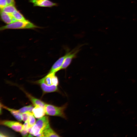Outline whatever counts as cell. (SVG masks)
<instances>
[{
  "instance_id": "cell-19",
  "label": "cell",
  "mask_w": 137,
  "mask_h": 137,
  "mask_svg": "<svg viewBox=\"0 0 137 137\" xmlns=\"http://www.w3.org/2000/svg\"><path fill=\"white\" fill-rule=\"evenodd\" d=\"M32 130L33 134L36 136L38 134L42 132L40 129L36 124L32 126Z\"/></svg>"
},
{
  "instance_id": "cell-10",
  "label": "cell",
  "mask_w": 137,
  "mask_h": 137,
  "mask_svg": "<svg viewBox=\"0 0 137 137\" xmlns=\"http://www.w3.org/2000/svg\"><path fill=\"white\" fill-rule=\"evenodd\" d=\"M1 17L2 21L7 24H10L16 21L11 14L6 13L2 10L0 11Z\"/></svg>"
},
{
  "instance_id": "cell-1",
  "label": "cell",
  "mask_w": 137,
  "mask_h": 137,
  "mask_svg": "<svg viewBox=\"0 0 137 137\" xmlns=\"http://www.w3.org/2000/svg\"><path fill=\"white\" fill-rule=\"evenodd\" d=\"M38 27L33 23L27 20L24 21H16L10 24L1 27L0 30L7 29H33Z\"/></svg>"
},
{
  "instance_id": "cell-3",
  "label": "cell",
  "mask_w": 137,
  "mask_h": 137,
  "mask_svg": "<svg viewBox=\"0 0 137 137\" xmlns=\"http://www.w3.org/2000/svg\"><path fill=\"white\" fill-rule=\"evenodd\" d=\"M0 124L10 128L17 132H20L23 129V125L17 122L9 120L1 121Z\"/></svg>"
},
{
  "instance_id": "cell-12",
  "label": "cell",
  "mask_w": 137,
  "mask_h": 137,
  "mask_svg": "<svg viewBox=\"0 0 137 137\" xmlns=\"http://www.w3.org/2000/svg\"><path fill=\"white\" fill-rule=\"evenodd\" d=\"M2 105V107L9 111L17 120L20 122L22 121V114L19 110L11 109Z\"/></svg>"
},
{
  "instance_id": "cell-18",
  "label": "cell",
  "mask_w": 137,
  "mask_h": 137,
  "mask_svg": "<svg viewBox=\"0 0 137 137\" xmlns=\"http://www.w3.org/2000/svg\"><path fill=\"white\" fill-rule=\"evenodd\" d=\"M32 113L29 112L28 120L29 126H32L35 124V119Z\"/></svg>"
},
{
  "instance_id": "cell-22",
  "label": "cell",
  "mask_w": 137,
  "mask_h": 137,
  "mask_svg": "<svg viewBox=\"0 0 137 137\" xmlns=\"http://www.w3.org/2000/svg\"><path fill=\"white\" fill-rule=\"evenodd\" d=\"M21 134L23 136L26 137L28 134V132L27 130H25L22 129L20 132Z\"/></svg>"
},
{
  "instance_id": "cell-14",
  "label": "cell",
  "mask_w": 137,
  "mask_h": 137,
  "mask_svg": "<svg viewBox=\"0 0 137 137\" xmlns=\"http://www.w3.org/2000/svg\"><path fill=\"white\" fill-rule=\"evenodd\" d=\"M27 94L31 101L35 106L38 105L45 109L46 104L42 101L33 97L29 94Z\"/></svg>"
},
{
  "instance_id": "cell-26",
  "label": "cell",
  "mask_w": 137,
  "mask_h": 137,
  "mask_svg": "<svg viewBox=\"0 0 137 137\" xmlns=\"http://www.w3.org/2000/svg\"><path fill=\"white\" fill-rule=\"evenodd\" d=\"M35 136L33 134L29 133L28 135V137H32Z\"/></svg>"
},
{
  "instance_id": "cell-15",
  "label": "cell",
  "mask_w": 137,
  "mask_h": 137,
  "mask_svg": "<svg viewBox=\"0 0 137 137\" xmlns=\"http://www.w3.org/2000/svg\"><path fill=\"white\" fill-rule=\"evenodd\" d=\"M11 14L16 21H24L26 20L23 15L17 10Z\"/></svg>"
},
{
  "instance_id": "cell-21",
  "label": "cell",
  "mask_w": 137,
  "mask_h": 137,
  "mask_svg": "<svg viewBox=\"0 0 137 137\" xmlns=\"http://www.w3.org/2000/svg\"><path fill=\"white\" fill-rule=\"evenodd\" d=\"M8 5L6 0H0V8L2 10Z\"/></svg>"
},
{
  "instance_id": "cell-8",
  "label": "cell",
  "mask_w": 137,
  "mask_h": 137,
  "mask_svg": "<svg viewBox=\"0 0 137 137\" xmlns=\"http://www.w3.org/2000/svg\"><path fill=\"white\" fill-rule=\"evenodd\" d=\"M40 129L42 132L49 125L48 117L44 116L38 119L35 123Z\"/></svg>"
},
{
  "instance_id": "cell-24",
  "label": "cell",
  "mask_w": 137,
  "mask_h": 137,
  "mask_svg": "<svg viewBox=\"0 0 137 137\" xmlns=\"http://www.w3.org/2000/svg\"><path fill=\"white\" fill-rule=\"evenodd\" d=\"M8 5H15L14 0H6Z\"/></svg>"
},
{
  "instance_id": "cell-20",
  "label": "cell",
  "mask_w": 137,
  "mask_h": 137,
  "mask_svg": "<svg viewBox=\"0 0 137 137\" xmlns=\"http://www.w3.org/2000/svg\"><path fill=\"white\" fill-rule=\"evenodd\" d=\"M29 112H27L22 114V120L25 122L28 120V119Z\"/></svg>"
},
{
  "instance_id": "cell-4",
  "label": "cell",
  "mask_w": 137,
  "mask_h": 137,
  "mask_svg": "<svg viewBox=\"0 0 137 137\" xmlns=\"http://www.w3.org/2000/svg\"><path fill=\"white\" fill-rule=\"evenodd\" d=\"M55 74V73H49L41 79L47 85L57 86L59 84V80Z\"/></svg>"
},
{
  "instance_id": "cell-23",
  "label": "cell",
  "mask_w": 137,
  "mask_h": 137,
  "mask_svg": "<svg viewBox=\"0 0 137 137\" xmlns=\"http://www.w3.org/2000/svg\"><path fill=\"white\" fill-rule=\"evenodd\" d=\"M29 127V125L28 121V120H27L25 122V123L23 125V127L22 129L25 130H27Z\"/></svg>"
},
{
  "instance_id": "cell-5",
  "label": "cell",
  "mask_w": 137,
  "mask_h": 137,
  "mask_svg": "<svg viewBox=\"0 0 137 137\" xmlns=\"http://www.w3.org/2000/svg\"><path fill=\"white\" fill-rule=\"evenodd\" d=\"M29 2L33 3L34 6L50 7L58 5L57 3L49 0H30Z\"/></svg>"
},
{
  "instance_id": "cell-13",
  "label": "cell",
  "mask_w": 137,
  "mask_h": 137,
  "mask_svg": "<svg viewBox=\"0 0 137 137\" xmlns=\"http://www.w3.org/2000/svg\"><path fill=\"white\" fill-rule=\"evenodd\" d=\"M44 137H59V136L50 127L46 128L42 131Z\"/></svg>"
},
{
  "instance_id": "cell-2",
  "label": "cell",
  "mask_w": 137,
  "mask_h": 137,
  "mask_svg": "<svg viewBox=\"0 0 137 137\" xmlns=\"http://www.w3.org/2000/svg\"><path fill=\"white\" fill-rule=\"evenodd\" d=\"M67 105L60 107H58L46 104L45 106V114L50 116H59L65 118L64 112Z\"/></svg>"
},
{
  "instance_id": "cell-6",
  "label": "cell",
  "mask_w": 137,
  "mask_h": 137,
  "mask_svg": "<svg viewBox=\"0 0 137 137\" xmlns=\"http://www.w3.org/2000/svg\"><path fill=\"white\" fill-rule=\"evenodd\" d=\"M79 50V49H77L68 53L67 56L63 62L61 69H65L70 65L73 58L75 57Z\"/></svg>"
},
{
  "instance_id": "cell-9",
  "label": "cell",
  "mask_w": 137,
  "mask_h": 137,
  "mask_svg": "<svg viewBox=\"0 0 137 137\" xmlns=\"http://www.w3.org/2000/svg\"><path fill=\"white\" fill-rule=\"evenodd\" d=\"M45 93H50L57 91L58 90L57 86L54 85H48L46 84L41 79L38 82Z\"/></svg>"
},
{
  "instance_id": "cell-11",
  "label": "cell",
  "mask_w": 137,
  "mask_h": 137,
  "mask_svg": "<svg viewBox=\"0 0 137 137\" xmlns=\"http://www.w3.org/2000/svg\"><path fill=\"white\" fill-rule=\"evenodd\" d=\"M35 106L32 112L34 116L37 118L43 117L45 113V109L38 105Z\"/></svg>"
},
{
  "instance_id": "cell-17",
  "label": "cell",
  "mask_w": 137,
  "mask_h": 137,
  "mask_svg": "<svg viewBox=\"0 0 137 137\" xmlns=\"http://www.w3.org/2000/svg\"><path fill=\"white\" fill-rule=\"evenodd\" d=\"M33 108L31 105L24 107L21 108L19 110L21 113H24L27 112H32Z\"/></svg>"
},
{
  "instance_id": "cell-25",
  "label": "cell",
  "mask_w": 137,
  "mask_h": 137,
  "mask_svg": "<svg viewBox=\"0 0 137 137\" xmlns=\"http://www.w3.org/2000/svg\"><path fill=\"white\" fill-rule=\"evenodd\" d=\"M0 137H6L8 136H6V135L4 134H3L1 133H0Z\"/></svg>"
},
{
  "instance_id": "cell-7",
  "label": "cell",
  "mask_w": 137,
  "mask_h": 137,
  "mask_svg": "<svg viewBox=\"0 0 137 137\" xmlns=\"http://www.w3.org/2000/svg\"><path fill=\"white\" fill-rule=\"evenodd\" d=\"M67 53L64 56L59 58L53 64L49 71V73H56L61 69L63 62L67 56Z\"/></svg>"
},
{
  "instance_id": "cell-16",
  "label": "cell",
  "mask_w": 137,
  "mask_h": 137,
  "mask_svg": "<svg viewBox=\"0 0 137 137\" xmlns=\"http://www.w3.org/2000/svg\"><path fill=\"white\" fill-rule=\"evenodd\" d=\"M1 10L7 13L12 14L16 9L14 5L10 4L8 5L2 10Z\"/></svg>"
}]
</instances>
